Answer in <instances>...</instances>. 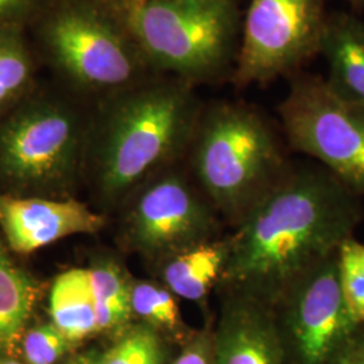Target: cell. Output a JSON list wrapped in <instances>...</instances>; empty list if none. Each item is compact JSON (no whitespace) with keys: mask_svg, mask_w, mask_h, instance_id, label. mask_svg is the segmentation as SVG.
<instances>
[{"mask_svg":"<svg viewBox=\"0 0 364 364\" xmlns=\"http://www.w3.org/2000/svg\"><path fill=\"white\" fill-rule=\"evenodd\" d=\"M362 197L321 165L291 166L236 228L215 294L269 308L338 254L363 220Z\"/></svg>","mask_w":364,"mask_h":364,"instance_id":"obj_1","label":"cell"},{"mask_svg":"<svg viewBox=\"0 0 364 364\" xmlns=\"http://www.w3.org/2000/svg\"><path fill=\"white\" fill-rule=\"evenodd\" d=\"M185 162L230 231L293 166L269 120L235 102L203 107Z\"/></svg>","mask_w":364,"mask_h":364,"instance_id":"obj_2","label":"cell"},{"mask_svg":"<svg viewBox=\"0 0 364 364\" xmlns=\"http://www.w3.org/2000/svg\"><path fill=\"white\" fill-rule=\"evenodd\" d=\"M195 87L176 78L129 90L112 107L99 149V183L120 200L159 169L185 159L200 114Z\"/></svg>","mask_w":364,"mask_h":364,"instance_id":"obj_3","label":"cell"},{"mask_svg":"<svg viewBox=\"0 0 364 364\" xmlns=\"http://www.w3.org/2000/svg\"><path fill=\"white\" fill-rule=\"evenodd\" d=\"M123 19L146 61L193 87L218 80L236 61L234 0H147Z\"/></svg>","mask_w":364,"mask_h":364,"instance_id":"obj_4","label":"cell"},{"mask_svg":"<svg viewBox=\"0 0 364 364\" xmlns=\"http://www.w3.org/2000/svg\"><path fill=\"white\" fill-rule=\"evenodd\" d=\"M278 114L291 149L364 197V107L341 97L326 78L299 76Z\"/></svg>","mask_w":364,"mask_h":364,"instance_id":"obj_5","label":"cell"},{"mask_svg":"<svg viewBox=\"0 0 364 364\" xmlns=\"http://www.w3.org/2000/svg\"><path fill=\"white\" fill-rule=\"evenodd\" d=\"M178 164L150 180L126 216L127 245L156 263L225 235L224 221L185 159Z\"/></svg>","mask_w":364,"mask_h":364,"instance_id":"obj_6","label":"cell"},{"mask_svg":"<svg viewBox=\"0 0 364 364\" xmlns=\"http://www.w3.org/2000/svg\"><path fill=\"white\" fill-rule=\"evenodd\" d=\"M272 309L287 364H335L364 336L363 324L344 299L338 254L302 278Z\"/></svg>","mask_w":364,"mask_h":364,"instance_id":"obj_7","label":"cell"},{"mask_svg":"<svg viewBox=\"0 0 364 364\" xmlns=\"http://www.w3.org/2000/svg\"><path fill=\"white\" fill-rule=\"evenodd\" d=\"M326 0H251L235 61L236 87L263 84L320 53Z\"/></svg>","mask_w":364,"mask_h":364,"instance_id":"obj_8","label":"cell"},{"mask_svg":"<svg viewBox=\"0 0 364 364\" xmlns=\"http://www.w3.org/2000/svg\"><path fill=\"white\" fill-rule=\"evenodd\" d=\"M55 61L84 87L127 90L146 61L126 22L88 6L63 9L46 26Z\"/></svg>","mask_w":364,"mask_h":364,"instance_id":"obj_9","label":"cell"},{"mask_svg":"<svg viewBox=\"0 0 364 364\" xmlns=\"http://www.w3.org/2000/svg\"><path fill=\"white\" fill-rule=\"evenodd\" d=\"M77 144V129L68 112L34 105L0 131V168L15 181H54L70 168Z\"/></svg>","mask_w":364,"mask_h":364,"instance_id":"obj_10","label":"cell"},{"mask_svg":"<svg viewBox=\"0 0 364 364\" xmlns=\"http://www.w3.org/2000/svg\"><path fill=\"white\" fill-rule=\"evenodd\" d=\"M0 227L14 251L30 254L70 235L95 234L105 218L75 200L0 196Z\"/></svg>","mask_w":364,"mask_h":364,"instance_id":"obj_11","label":"cell"},{"mask_svg":"<svg viewBox=\"0 0 364 364\" xmlns=\"http://www.w3.org/2000/svg\"><path fill=\"white\" fill-rule=\"evenodd\" d=\"M219 299L213 364H287L272 308L239 296Z\"/></svg>","mask_w":364,"mask_h":364,"instance_id":"obj_12","label":"cell"},{"mask_svg":"<svg viewBox=\"0 0 364 364\" xmlns=\"http://www.w3.org/2000/svg\"><path fill=\"white\" fill-rule=\"evenodd\" d=\"M228 255V234L185 248L158 263L161 281L176 297L200 306L208 318L209 299L220 282Z\"/></svg>","mask_w":364,"mask_h":364,"instance_id":"obj_13","label":"cell"},{"mask_svg":"<svg viewBox=\"0 0 364 364\" xmlns=\"http://www.w3.org/2000/svg\"><path fill=\"white\" fill-rule=\"evenodd\" d=\"M329 69V87L364 107V22L351 14H331L320 45Z\"/></svg>","mask_w":364,"mask_h":364,"instance_id":"obj_14","label":"cell"},{"mask_svg":"<svg viewBox=\"0 0 364 364\" xmlns=\"http://www.w3.org/2000/svg\"><path fill=\"white\" fill-rule=\"evenodd\" d=\"M49 304L53 324L70 341L99 332L87 269H73L58 275Z\"/></svg>","mask_w":364,"mask_h":364,"instance_id":"obj_15","label":"cell"},{"mask_svg":"<svg viewBox=\"0 0 364 364\" xmlns=\"http://www.w3.org/2000/svg\"><path fill=\"white\" fill-rule=\"evenodd\" d=\"M99 332L124 331L130 323L131 281L114 259H102L87 269Z\"/></svg>","mask_w":364,"mask_h":364,"instance_id":"obj_16","label":"cell"},{"mask_svg":"<svg viewBox=\"0 0 364 364\" xmlns=\"http://www.w3.org/2000/svg\"><path fill=\"white\" fill-rule=\"evenodd\" d=\"M37 287L0 245V350L10 347L26 326Z\"/></svg>","mask_w":364,"mask_h":364,"instance_id":"obj_17","label":"cell"},{"mask_svg":"<svg viewBox=\"0 0 364 364\" xmlns=\"http://www.w3.org/2000/svg\"><path fill=\"white\" fill-rule=\"evenodd\" d=\"M131 312L144 324L166 333L183 344L193 333L185 324L176 297L164 284L153 281H132Z\"/></svg>","mask_w":364,"mask_h":364,"instance_id":"obj_18","label":"cell"},{"mask_svg":"<svg viewBox=\"0 0 364 364\" xmlns=\"http://www.w3.org/2000/svg\"><path fill=\"white\" fill-rule=\"evenodd\" d=\"M168 351L161 333L146 324L123 331L117 343L88 364H165Z\"/></svg>","mask_w":364,"mask_h":364,"instance_id":"obj_19","label":"cell"},{"mask_svg":"<svg viewBox=\"0 0 364 364\" xmlns=\"http://www.w3.org/2000/svg\"><path fill=\"white\" fill-rule=\"evenodd\" d=\"M31 75V61L22 41L10 30H0V105L22 91Z\"/></svg>","mask_w":364,"mask_h":364,"instance_id":"obj_20","label":"cell"},{"mask_svg":"<svg viewBox=\"0 0 364 364\" xmlns=\"http://www.w3.org/2000/svg\"><path fill=\"white\" fill-rule=\"evenodd\" d=\"M338 274L344 299L355 320L364 326V245L352 236L338 252Z\"/></svg>","mask_w":364,"mask_h":364,"instance_id":"obj_21","label":"cell"},{"mask_svg":"<svg viewBox=\"0 0 364 364\" xmlns=\"http://www.w3.org/2000/svg\"><path fill=\"white\" fill-rule=\"evenodd\" d=\"M70 340L54 326L45 324L30 329L23 350L30 364H54L69 348Z\"/></svg>","mask_w":364,"mask_h":364,"instance_id":"obj_22","label":"cell"},{"mask_svg":"<svg viewBox=\"0 0 364 364\" xmlns=\"http://www.w3.org/2000/svg\"><path fill=\"white\" fill-rule=\"evenodd\" d=\"M213 321L210 316L205 326L195 329L170 364H213Z\"/></svg>","mask_w":364,"mask_h":364,"instance_id":"obj_23","label":"cell"},{"mask_svg":"<svg viewBox=\"0 0 364 364\" xmlns=\"http://www.w3.org/2000/svg\"><path fill=\"white\" fill-rule=\"evenodd\" d=\"M33 0H0V23L26 13Z\"/></svg>","mask_w":364,"mask_h":364,"instance_id":"obj_24","label":"cell"},{"mask_svg":"<svg viewBox=\"0 0 364 364\" xmlns=\"http://www.w3.org/2000/svg\"><path fill=\"white\" fill-rule=\"evenodd\" d=\"M335 364H364V336L359 338Z\"/></svg>","mask_w":364,"mask_h":364,"instance_id":"obj_25","label":"cell"},{"mask_svg":"<svg viewBox=\"0 0 364 364\" xmlns=\"http://www.w3.org/2000/svg\"><path fill=\"white\" fill-rule=\"evenodd\" d=\"M117 1H120V3L123 4V7H124L126 10H129V9H132V7H135V6L142 4V3L147 1V0H117Z\"/></svg>","mask_w":364,"mask_h":364,"instance_id":"obj_26","label":"cell"},{"mask_svg":"<svg viewBox=\"0 0 364 364\" xmlns=\"http://www.w3.org/2000/svg\"><path fill=\"white\" fill-rule=\"evenodd\" d=\"M348 3H351L352 6H355V7H360V6H364V0H347Z\"/></svg>","mask_w":364,"mask_h":364,"instance_id":"obj_27","label":"cell"},{"mask_svg":"<svg viewBox=\"0 0 364 364\" xmlns=\"http://www.w3.org/2000/svg\"><path fill=\"white\" fill-rule=\"evenodd\" d=\"M68 364H88V359H81V360H77V362H72V363Z\"/></svg>","mask_w":364,"mask_h":364,"instance_id":"obj_28","label":"cell"},{"mask_svg":"<svg viewBox=\"0 0 364 364\" xmlns=\"http://www.w3.org/2000/svg\"><path fill=\"white\" fill-rule=\"evenodd\" d=\"M0 364H19L18 362H13V360H6V362H0Z\"/></svg>","mask_w":364,"mask_h":364,"instance_id":"obj_29","label":"cell"}]
</instances>
